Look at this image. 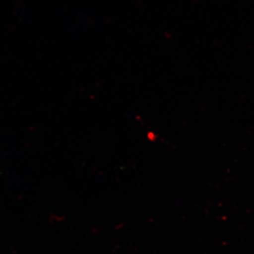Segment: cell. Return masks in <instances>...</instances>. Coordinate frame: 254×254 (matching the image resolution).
I'll use <instances>...</instances> for the list:
<instances>
[]
</instances>
